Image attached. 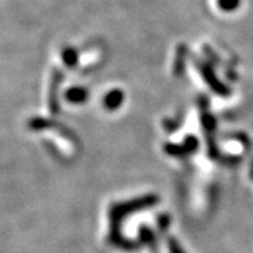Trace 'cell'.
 <instances>
[{
	"label": "cell",
	"mask_w": 253,
	"mask_h": 253,
	"mask_svg": "<svg viewBox=\"0 0 253 253\" xmlns=\"http://www.w3.org/2000/svg\"><path fill=\"white\" fill-rule=\"evenodd\" d=\"M158 200L159 199H158L156 194H146V196H141L138 199H132L129 200V201L111 204L109 210L110 242L113 245H116V246H118L120 249H126V251L134 249V242L132 241H126V239H124V236L121 235V232H120L121 224L132 212L155 206Z\"/></svg>",
	"instance_id": "obj_1"
},
{
	"label": "cell",
	"mask_w": 253,
	"mask_h": 253,
	"mask_svg": "<svg viewBox=\"0 0 253 253\" xmlns=\"http://www.w3.org/2000/svg\"><path fill=\"white\" fill-rule=\"evenodd\" d=\"M193 61H194V65H196V69L199 71L201 78L204 79V82L207 83V86L211 90L214 91V93H217L218 96H224V97L229 96V93H231L229 87L218 79V76L215 75L212 66L210 63L200 61L197 58H193Z\"/></svg>",
	"instance_id": "obj_2"
},
{
	"label": "cell",
	"mask_w": 253,
	"mask_h": 253,
	"mask_svg": "<svg viewBox=\"0 0 253 253\" xmlns=\"http://www.w3.org/2000/svg\"><path fill=\"white\" fill-rule=\"evenodd\" d=\"M62 81V72L59 69H55L52 72V78H51V83H49V93H48V107L54 114H58V111H59L58 91H59V86H61Z\"/></svg>",
	"instance_id": "obj_3"
},
{
	"label": "cell",
	"mask_w": 253,
	"mask_h": 253,
	"mask_svg": "<svg viewBox=\"0 0 253 253\" xmlns=\"http://www.w3.org/2000/svg\"><path fill=\"white\" fill-rule=\"evenodd\" d=\"M197 146H199L197 138H194V136H187V138L184 139V142L181 145L166 144L165 145V151L169 155H173V156H186V155L196 152Z\"/></svg>",
	"instance_id": "obj_4"
},
{
	"label": "cell",
	"mask_w": 253,
	"mask_h": 253,
	"mask_svg": "<svg viewBox=\"0 0 253 253\" xmlns=\"http://www.w3.org/2000/svg\"><path fill=\"white\" fill-rule=\"evenodd\" d=\"M63 97L71 104H83L89 99V91L82 86H72L63 93Z\"/></svg>",
	"instance_id": "obj_5"
},
{
	"label": "cell",
	"mask_w": 253,
	"mask_h": 253,
	"mask_svg": "<svg viewBox=\"0 0 253 253\" xmlns=\"http://www.w3.org/2000/svg\"><path fill=\"white\" fill-rule=\"evenodd\" d=\"M124 101V93L120 90V89H113L111 91H109L106 96H104V100H103V104L104 107L110 111H114L117 110Z\"/></svg>",
	"instance_id": "obj_6"
},
{
	"label": "cell",
	"mask_w": 253,
	"mask_h": 253,
	"mask_svg": "<svg viewBox=\"0 0 253 253\" xmlns=\"http://www.w3.org/2000/svg\"><path fill=\"white\" fill-rule=\"evenodd\" d=\"M186 58H187V48L184 44H180L176 49V56H174V62H173V73L176 76H180L181 73L184 72Z\"/></svg>",
	"instance_id": "obj_7"
},
{
	"label": "cell",
	"mask_w": 253,
	"mask_h": 253,
	"mask_svg": "<svg viewBox=\"0 0 253 253\" xmlns=\"http://www.w3.org/2000/svg\"><path fill=\"white\" fill-rule=\"evenodd\" d=\"M62 61L65 63V66L68 68H75L78 65L79 61V55L78 51L75 48H65L62 51Z\"/></svg>",
	"instance_id": "obj_8"
},
{
	"label": "cell",
	"mask_w": 253,
	"mask_h": 253,
	"mask_svg": "<svg viewBox=\"0 0 253 253\" xmlns=\"http://www.w3.org/2000/svg\"><path fill=\"white\" fill-rule=\"evenodd\" d=\"M138 235H139V239H141L145 245H148V246H151V248L154 249L155 245H156V236H155L154 231H152L151 228H148V226H141Z\"/></svg>",
	"instance_id": "obj_9"
},
{
	"label": "cell",
	"mask_w": 253,
	"mask_h": 253,
	"mask_svg": "<svg viewBox=\"0 0 253 253\" xmlns=\"http://www.w3.org/2000/svg\"><path fill=\"white\" fill-rule=\"evenodd\" d=\"M217 4L222 11L231 13V11H235L241 6V0H217Z\"/></svg>",
	"instance_id": "obj_10"
},
{
	"label": "cell",
	"mask_w": 253,
	"mask_h": 253,
	"mask_svg": "<svg viewBox=\"0 0 253 253\" xmlns=\"http://www.w3.org/2000/svg\"><path fill=\"white\" fill-rule=\"evenodd\" d=\"M201 123H203V126L207 131H214L215 129V117L208 114L207 111H204V114H201Z\"/></svg>",
	"instance_id": "obj_11"
},
{
	"label": "cell",
	"mask_w": 253,
	"mask_h": 253,
	"mask_svg": "<svg viewBox=\"0 0 253 253\" xmlns=\"http://www.w3.org/2000/svg\"><path fill=\"white\" fill-rule=\"evenodd\" d=\"M168 249H169V253H186L184 249L181 248V245L179 244V241L174 238L168 239Z\"/></svg>",
	"instance_id": "obj_12"
}]
</instances>
